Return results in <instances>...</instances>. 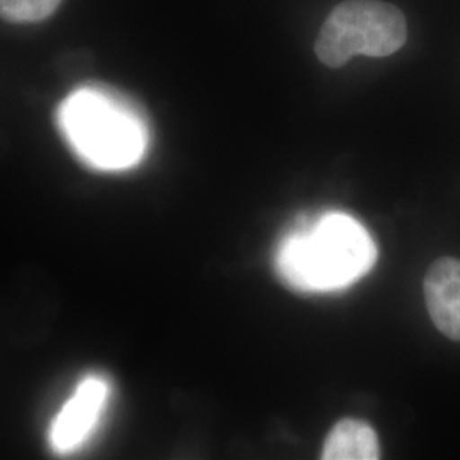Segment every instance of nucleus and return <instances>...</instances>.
<instances>
[{"label":"nucleus","mask_w":460,"mask_h":460,"mask_svg":"<svg viewBox=\"0 0 460 460\" xmlns=\"http://www.w3.org/2000/svg\"><path fill=\"white\" fill-rule=\"evenodd\" d=\"M425 298L429 317L448 340L460 341V261L442 258L431 264L425 277Z\"/></svg>","instance_id":"obj_5"},{"label":"nucleus","mask_w":460,"mask_h":460,"mask_svg":"<svg viewBox=\"0 0 460 460\" xmlns=\"http://www.w3.org/2000/svg\"><path fill=\"white\" fill-rule=\"evenodd\" d=\"M108 395V385L99 377H87L64 406L51 428V444L66 452L75 448L98 421Z\"/></svg>","instance_id":"obj_4"},{"label":"nucleus","mask_w":460,"mask_h":460,"mask_svg":"<svg viewBox=\"0 0 460 460\" xmlns=\"http://www.w3.org/2000/svg\"><path fill=\"white\" fill-rule=\"evenodd\" d=\"M60 123L84 159L102 169L135 164L147 146L140 113L108 89L85 87L72 94L60 108Z\"/></svg>","instance_id":"obj_2"},{"label":"nucleus","mask_w":460,"mask_h":460,"mask_svg":"<svg viewBox=\"0 0 460 460\" xmlns=\"http://www.w3.org/2000/svg\"><path fill=\"white\" fill-rule=\"evenodd\" d=\"M62 0H0V19L13 24L41 22L53 16Z\"/></svg>","instance_id":"obj_7"},{"label":"nucleus","mask_w":460,"mask_h":460,"mask_svg":"<svg viewBox=\"0 0 460 460\" xmlns=\"http://www.w3.org/2000/svg\"><path fill=\"white\" fill-rule=\"evenodd\" d=\"M406 40V17L393 4L345 0L329 13L314 49L324 66L338 68L355 55L389 57L402 49Z\"/></svg>","instance_id":"obj_3"},{"label":"nucleus","mask_w":460,"mask_h":460,"mask_svg":"<svg viewBox=\"0 0 460 460\" xmlns=\"http://www.w3.org/2000/svg\"><path fill=\"white\" fill-rule=\"evenodd\" d=\"M376 254L368 232L358 222L348 215L329 214L311 229L285 239L279 270L300 290H332L370 271Z\"/></svg>","instance_id":"obj_1"},{"label":"nucleus","mask_w":460,"mask_h":460,"mask_svg":"<svg viewBox=\"0 0 460 460\" xmlns=\"http://www.w3.org/2000/svg\"><path fill=\"white\" fill-rule=\"evenodd\" d=\"M324 460H377L380 445L377 433L360 420H341L331 429L323 448Z\"/></svg>","instance_id":"obj_6"}]
</instances>
